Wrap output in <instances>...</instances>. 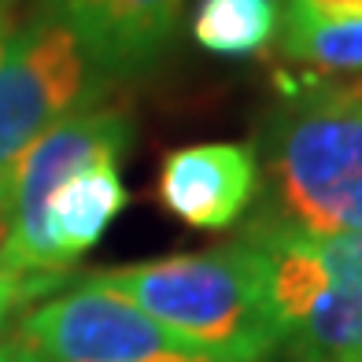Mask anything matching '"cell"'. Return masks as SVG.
<instances>
[{
	"label": "cell",
	"instance_id": "6da1fadb",
	"mask_svg": "<svg viewBox=\"0 0 362 362\" xmlns=\"http://www.w3.org/2000/svg\"><path fill=\"white\" fill-rule=\"evenodd\" d=\"M259 126V211L248 226L362 233V86L300 74Z\"/></svg>",
	"mask_w": 362,
	"mask_h": 362
},
{
	"label": "cell",
	"instance_id": "7a4b0ae2",
	"mask_svg": "<svg viewBox=\"0 0 362 362\" xmlns=\"http://www.w3.org/2000/svg\"><path fill=\"white\" fill-rule=\"evenodd\" d=\"M78 281L122 296L229 362H270L281 355V333L267 300V259L244 237L207 252L89 270Z\"/></svg>",
	"mask_w": 362,
	"mask_h": 362
},
{
	"label": "cell",
	"instance_id": "3957f363",
	"mask_svg": "<svg viewBox=\"0 0 362 362\" xmlns=\"http://www.w3.org/2000/svg\"><path fill=\"white\" fill-rule=\"evenodd\" d=\"M267 259V300L288 362H362V233L244 226Z\"/></svg>",
	"mask_w": 362,
	"mask_h": 362
},
{
	"label": "cell",
	"instance_id": "277c9868",
	"mask_svg": "<svg viewBox=\"0 0 362 362\" xmlns=\"http://www.w3.org/2000/svg\"><path fill=\"white\" fill-rule=\"evenodd\" d=\"M0 348L8 362H229L86 281L30 307Z\"/></svg>",
	"mask_w": 362,
	"mask_h": 362
},
{
	"label": "cell",
	"instance_id": "5b68a950",
	"mask_svg": "<svg viewBox=\"0 0 362 362\" xmlns=\"http://www.w3.org/2000/svg\"><path fill=\"white\" fill-rule=\"evenodd\" d=\"M129 148L134 115L104 96L48 129L11 170V229L0 248V270L19 277H71L48 244L45 204L59 181L96 159H122Z\"/></svg>",
	"mask_w": 362,
	"mask_h": 362
},
{
	"label": "cell",
	"instance_id": "8992f818",
	"mask_svg": "<svg viewBox=\"0 0 362 362\" xmlns=\"http://www.w3.org/2000/svg\"><path fill=\"white\" fill-rule=\"evenodd\" d=\"M104 96L78 37L52 15L15 30L0 56V174H11L56 122Z\"/></svg>",
	"mask_w": 362,
	"mask_h": 362
},
{
	"label": "cell",
	"instance_id": "52a82bcc",
	"mask_svg": "<svg viewBox=\"0 0 362 362\" xmlns=\"http://www.w3.org/2000/svg\"><path fill=\"white\" fill-rule=\"evenodd\" d=\"M185 4L189 0H45V15L78 37L104 81H119L141 78L167 59Z\"/></svg>",
	"mask_w": 362,
	"mask_h": 362
},
{
	"label": "cell",
	"instance_id": "ba28073f",
	"mask_svg": "<svg viewBox=\"0 0 362 362\" xmlns=\"http://www.w3.org/2000/svg\"><path fill=\"white\" fill-rule=\"evenodd\" d=\"M156 196L177 222L218 233L244 218L259 196V159L244 141H204L163 156Z\"/></svg>",
	"mask_w": 362,
	"mask_h": 362
},
{
	"label": "cell",
	"instance_id": "9c48e42d",
	"mask_svg": "<svg viewBox=\"0 0 362 362\" xmlns=\"http://www.w3.org/2000/svg\"><path fill=\"white\" fill-rule=\"evenodd\" d=\"M119 163L122 159H96L67 181H59L48 196L45 229L63 270H74V262L93 252L111 222L126 211L129 192L122 185Z\"/></svg>",
	"mask_w": 362,
	"mask_h": 362
},
{
	"label": "cell",
	"instance_id": "30bf717a",
	"mask_svg": "<svg viewBox=\"0 0 362 362\" xmlns=\"http://www.w3.org/2000/svg\"><path fill=\"white\" fill-rule=\"evenodd\" d=\"M277 45L307 74L362 71V0H285Z\"/></svg>",
	"mask_w": 362,
	"mask_h": 362
},
{
	"label": "cell",
	"instance_id": "8fae6325",
	"mask_svg": "<svg viewBox=\"0 0 362 362\" xmlns=\"http://www.w3.org/2000/svg\"><path fill=\"white\" fill-rule=\"evenodd\" d=\"M277 23L281 11L274 0H196L189 30L211 56L252 59L277 41Z\"/></svg>",
	"mask_w": 362,
	"mask_h": 362
},
{
	"label": "cell",
	"instance_id": "7c38bea8",
	"mask_svg": "<svg viewBox=\"0 0 362 362\" xmlns=\"http://www.w3.org/2000/svg\"><path fill=\"white\" fill-rule=\"evenodd\" d=\"M71 285V277H19L0 270V333H4L8 318L37 300V296H56Z\"/></svg>",
	"mask_w": 362,
	"mask_h": 362
},
{
	"label": "cell",
	"instance_id": "4fadbf2b",
	"mask_svg": "<svg viewBox=\"0 0 362 362\" xmlns=\"http://www.w3.org/2000/svg\"><path fill=\"white\" fill-rule=\"evenodd\" d=\"M15 11H19V0H0V56L15 37Z\"/></svg>",
	"mask_w": 362,
	"mask_h": 362
},
{
	"label": "cell",
	"instance_id": "5bb4252c",
	"mask_svg": "<svg viewBox=\"0 0 362 362\" xmlns=\"http://www.w3.org/2000/svg\"><path fill=\"white\" fill-rule=\"evenodd\" d=\"M11 200V174H0V204Z\"/></svg>",
	"mask_w": 362,
	"mask_h": 362
},
{
	"label": "cell",
	"instance_id": "9a60e30c",
	"mask_svg": "<svg viewBox=\"0 0 362 362\" xmlns=\"http://www.w3.org/2000/svg\"><path fill=\"white\" fill-rule=\"evenodd\" d=\"M0 362H8V355H4V348H0Z\"/></svg>",
	"mask_w": 362,
	"mask_h": 362
}]
</instances>
